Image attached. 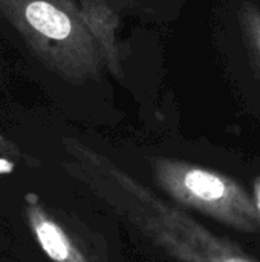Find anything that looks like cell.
<instances>
[{
    "label": "cell",
    "mask_w": 260,
    "mask_h": 262,
    "mask_svg": "<svg viewBox=\"0 0 260 262\" xmlns=\"http://www.w3.org/2000/svg\"><path fill=\"white\" fill-rule=\"evenodd\" d=\"M253 200H254V204H256V209L260 215V177L254 181V190H253Z\"/></svg>",
    "instance_id": "7"
},
{
    "label": "cell",
    "mask_w": 260,
    "mask_h": 262,
    "mask_svg": "<svg viewBox=\"0 0 260 262\" xmlns=\"http://www.w3.org/2000/svg\"><path fill=\"white\" fill-rule=\"evenodd\" d=\"M63 146L72 158L67 173L176 261L260 262L159 198L104 155L74 138H66Z\"/></svg>",
    "instance_id": "1"
},
{
    "label": "cell",
    "mask_w": 260,
    "mask_h": 262,
    "mask_svg": "<svg viewBox=\"0 0 260 262\" xmlns=\"http://www.w3.org/2000/svg\"><path fill=\"white\" fill-rule=\"evenodd\" d=\"M0 17L55 75L70 83L101 77L104 58L77 0H0Z\"/></svg>",
    "instance_id": "2"
},
{
    "label": "cell",
    "mask_w": 260,
    "mask_h": 262,
    "mask_svg": "<svg viewBox=\"0 0 260 262\" xmlns=\"http://www.w3.org/2000/svg\"><path fill=\"white\" fill-rule=\"evenodd\" d=\"M25 213L35 241L51 261L92 262L77 236L55 215L41 206L37 196H26Z\"/></svg>",
    "instance_id": "4"
},
{
    "label": "cell",
    "mask_w": 260,
    "mask_h": 262,
    "mask_svg": "<svg viewBox=\"0 0 260 262\" xmlns=\"http://www.w3.org/2000/svg\"><path fill=\"white\" fill-rule=\"evenodd\" d=\"M241 21L247 40L260 63V9L253 3H244L241 8Z\"/></svg>",
    "instance_id": "6"
},
{
    "label": "cell",
    "mask_w": 260,
    "mask_h": 262,
    "mask_svg": "<svg viewBox=\"0 0 260 262\" xmlns=\"http://www.w3.org/2000/svg\"><path fill=\"white\" fill-rule=\"evenodd\" d=\"M81 14L95 37L104 64L115 75H121V58L120 48L116 45V28H118V15L106 5L104 0H77Z\"/></svg>",
    "instance_id": "5"
},
{
    "label": "cell",
    "mask_w": 260,
    "mask_h": 262,
    "mask_svg": "<svg viewBox=\"0 0 260 262\" xmlns=\"http://www.w3.org/2000/svg\"><path fill=\"white\" fill-rule=\"evenodd\" d=\"M156 183L176 203L245 233H259L260 215L244 187L215 170L172 158H153Z\"/></svg>",
    "instance_id": "3"
}]
</instances>
